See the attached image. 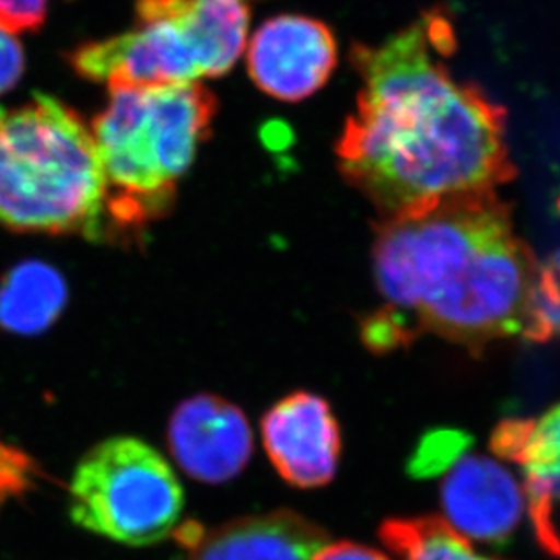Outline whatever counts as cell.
Listing matches in <instances>:
<instances>
[{
    "instance_id": "obj_13",
    "label": "cell",
    "mask_w": 560,
    "mask_h": 560,
    "mask_svg": "<svg viewBox=\"0 0 560 560\" xmlns=\"http://www.w3.org/2000/svg\"><path fill=\"white\" fill-rule=\"evenodd\" d=\"M68 301L65 279L54 266L26 260L0 279V329L38 335L57 323Z\"/></svg>"
},
{
    "instance_id": "obj_6",
    "label": "cell",
    "mask_w": 560,
    "mask_h": 560,
    "mask_svg": "<svg viewBox=\"0 0 560 560\" xmlns=\"http://www.w3.org/2000/svg\"><path fill=\"white\" fill-rule=\"evenodd\" d=\"M136 26L68 55L77 75L112 88L173 86L211 73L194 0H137Z\"/></svg>"
},
{
    "instance_id": "obj_10",
    "label": "cell",
    "mask_w": 560,
    "mask_h": 560,
    "mask_svg": "<svg viewBox=\"0 0 560 560\" xmlns=\"http://www.w3.org/2000/svg\"><path fill=\"white\" fill-rule=\"evenodd\" d=\"M262 441L280 477L296 488H320L337 474L340 428L328 402L296 392L262 419Z\"/></svg>"
},
{
    "instance_id": "obj_8",
    "label": "cell",
    "mask_w": 560,
    "mask_h": 560,
    "mask_svg": "<svg viewBox=\"0 0 560 560\" xmlns=\"http://www.w3.org/2000/svg\"><path fill=\"white\" fill-rule=\"evenodd\" d=\"M444 521L469 542L504 545L526 513L524 488L495 458L464 453L441 486Z\"/></svg>"
},
{
    "instance_id": "obj_17",
    "label": "cell",
    "mask_w": 560,
    "mask_h": 560,
    "mask_svg": "<svg viewBox=\"0 0 560 560\" xmlns=\"http://www.w3.org/2000/svg\"><path fill=\"white\" fill-rule=\"evenodd\" d=\"M48 0H0V27L16 33L37 32L43 27Z\"/></svg>"
},
{
    "instance_id": "obj_4",
    "label": "cell",
    "mask_w": 560,
    "mask_h": 560,
    "mask_svg": "<svg viewBox=\"0 0 560 560\" xmlns=\"http://www.w3.org/2000/svg\"><path fill=\"white\" fill-rule=\"evenodd\" d=\"M0 226L109 237L106 180L92 128L51 95L0 106Z\"/></svg>"
},
{
    "instance_id": "obj_5",
    "label": "cell",
    "mask_w": 560,
    "mask_h": 560,
    "mask_svg": "<svg viewBox=\"0 0 560 560\" xmlns=\"http://www.w3.org/2000/svg\"><path fill=\"white\" fill-rule=\"evenodd\" d=\"M183 508V486L172 466L136 436H114L92 447L71 479V521L119 545L162 542L175 534Z\"/></svg>"
},
{
    "instance_id": "obj_11",
    "label": "cell",
    "mask_w": 560,
    "mask_h": 560,
    "mask_svg": "<svg viewBox=\"0 0 560 560\" xmlns=\"http://www.w3.org/2000/svg\"><path fill=\"white\" fill-rule=\"evenodd\" d=\"M490 446L497 457L517 464L535 535L546 553L560 557V402L537 419L504 420Z\"/></svg>"
},
{
    "instance_id": "obj_7",
    "label": "cell",
    "mask_w": 560,
    "mask_h": 560,
    "mask_svg": "<svg viewBox=\"0 0 560 560\" xmlns=\"http://www.w3.org/2000/svg\"><path fill=\"white\" fill-rule=\"evenodd\" d=\"M335 66L334 33L310 16H273L255 32L248 46L252 81L284 103L312 97L328 82Z\"/></svg>"
},
{
    "instance_id": "obj_18",
    "label": "cell",
    "mask_w": 560,
    "mask_h": 560,
    "mask_svg": "<svg viewBox=\"0 0 560 560\" xmlns=\"http://www.w3.org/2000/svg\"><path fill=\"white\" fill-rule=\"evenodd\" d=\"M26 57L15 35L0 27V95L11 92L21 82Z\"/></svg>"
},
{
    "instance_id": "obj_9",
    "label": "cell",
    "mask_w": 560,
    "mask_h": 560,
    "mask_svg": "<svg viewBox=\"0 0 560 560\" xmlns=\"http://www.w3.org/2000/svg\"><path fill=\"white\" fill-rule=\"evenodd\" d=\"M167 444L191 479L224 485L248 466L254 433L241 408L215 395H197L177 406Z\"/></svg>"
},
{
    "instance_id": "obj_3",
    "label": "cell",
    "mask_w": 560,
    "mask_h": 560,
    "mask_svg": "<svg viewBox=\"0 0 560 560\" xmlns=\"http://www.w3.org/2000/svg\"><path fill=\"white\" fill-rule=\"evenodd\" d=\"M215 115V95L200 82L109 90L92 122L109 237H136L172 210Z\"/></svg>"
},
{
    "instance_id": "obj_12",
    "label": "cell",
    "mask_w": 560,
    "mask_h": 560,
    "mask_svg": "<svg viewBox=\"0 0 560 560\" xmlns=\"http://www.w3.org/2000/svg\"><path fill=\"white\" fill-rule=\"evenodd\" d=\"M183 560H312L328 534L290 510L233 518L215 528L177 532Z\"/></svg>"
},
{
    "instance_id": "obj_14",
    "label": "cell",
    "mask_w": 560,
    "mask_h": 560,
    "mask_svg": "<svg viewBox=\"0 0 560 560\" xmlns=\"http://www.w3.org/2000/svg\"><path fill=\"white\" fill-rule=\"evenodd\" d=\"M378 537L397 560H499L480 556L444 518H388Z\"/></svg>"
},
{
    "instance_id": "obj_2",
    "label": "cell",
    "mask_w": 560,
    "mask_h": 560,
    "mask_svg": "<svg viewBox=\"0 0 560 560\" xmlns=\"http://www.w3.org/2000/svg\"><path fill=\"white\" fill-rule=\"evenodd\" d=\"M537 266L497 191L381 221L373 276L384 306L362 324V339L381 353L422 334L474 351L510 337L532 340Z\"/></svg>"
},
{
    "instance_id": "obj_16",
    "label": "cell",
    "mask_w": 560,
    "mask_h": 560,
    "mask_svg": "<svg viewBox=\"0 0 560 560\" xmlns=\"http://www.w3.org/2000/svg\"><path fill=\"white\" fill-rule=\"evenodd\" d=\"M468 450V439L458 431H433L420 442L411 458L413 477H433L452 468L455 460Z\"/></svg>"
},
{
    "instance_id": "obj_1",
    "label": "cell",
    "mask_w": 560,
    "mask_h": 560,
    "mask_svg": "<svg viewBox=\"0 0 560 560\" xmlns=\"http://www.w3.org/2000/svg\"><path fill=\"white\" fill-rule=\"evenodd\" d=\"M453 49V22L441 8L377 46L351 48L361 90L337 156L340 173L381 221L497 191L515 177L506 109L453 75L444 62Z\"/></svg>"
},
{
    "instance_id": "obj_19",
    "label": "cell",
    "mask_w": 560,
    "mask_h": 560,
    "mask_svg": "<svg viewBox=\"0 0 560 560\" xmlns=\"http://www.w3.org/2000/svg\"><path fill=\"white\" fill-rule=\"evenodd\" d=\"M312 560H389L388 557L370 548V546L350 542V540H340V542H326L320 546Z\"/></svg>"
},
{
    "instance_id": "obj_15",
    "label": "cell",
    "mask_w": 560,
    "mask_h": 560,
    "mask_svg": "<svg viewBox=\"0 0 560 560\" xmlns=\"http://www.w3.org/2000/svg\"><path fill=\"white\" fill-rule=\"evenodd\" d=\"M556 335L560 337V249L537 266L532 340L542 342Z\"/></svg>"
}]
</instances>
